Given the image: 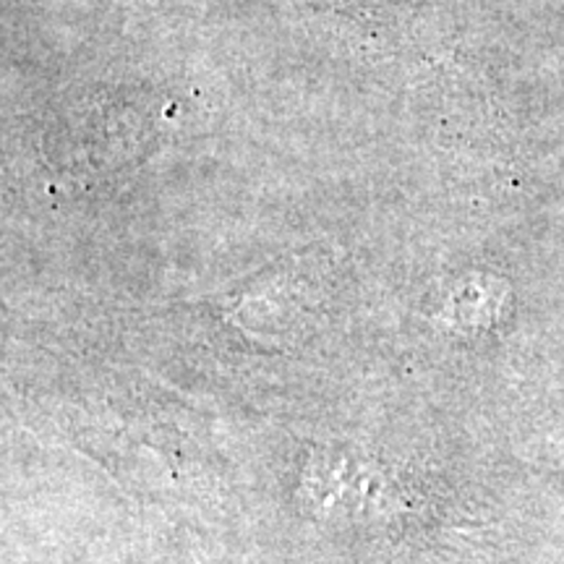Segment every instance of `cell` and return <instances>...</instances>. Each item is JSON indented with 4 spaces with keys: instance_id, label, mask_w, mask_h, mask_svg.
<instances>
[{
    "instance_id": "cell-1",
    "label": "cell",
    "mask_w": 564,
    "mask_h": 564,
    "mask_svg": "<svg viewBox=\"0 0 564 564\" xmlns=\"http://www.w3.org/2000/svg\"><path fill=\"white\" fill-rule=\"evenodd\" d=\"M154 108L137 95L121 97L110 91L105 97H82L66 110L53 133V160L61 162V167L97 171L118 167L116 162H133L141 158V147L154 137Z\"/></svg>"
}]
</instances>
